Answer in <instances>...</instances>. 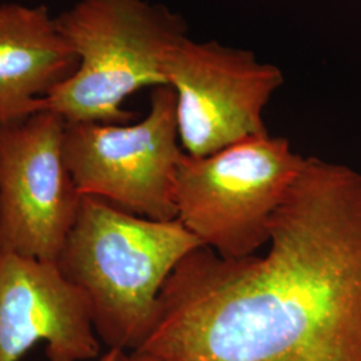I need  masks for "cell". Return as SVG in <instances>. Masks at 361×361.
Returning a JSON list of instances; mask_svg holds the SVG:
<instances>
[{
  "label": "cell",
  "instance_id": "cell-1",
  "mask_svg": "<svg viewBox=\"0 0 361 361\" xmlns=\"http://www.w3.org/2000/svg\"><path fill=\"white\" fill-rule=\"evenodd\" d=\"M264 256L200 246L158 297V361H361V173L305 158Z\"/></svg>",
  "mask_w": 361,
  "mask_h": 361
},
{
  "label": "cell",
  "instance_id": "cell-2",
  "mask_svg": "<svg viewBox=\"0 0 361 361\" xmlns=\"http://www.w3.org/2000/svg\"><path fill=\"white\" fill-rule=\"evenodd\" d=\"M200 246L180 219H143L82 195L56 264L86 297L98 338L137 352L154 329L165 281Z\"/></svg>",
  "mask_w": 361,
  "mask_h": 361
},
{
  "label": "cell",
  "instance_id": "cell-3",
  "mask_svg": "<svg viewBox=\"0 0 361 361\" xmlns=\"http://www.w3.org/2000/svg\"><path fill=\"white\" fill-rule=\"evenodd\" d=\"M56 23L77 66L49 92L44 110L68 125L130 123L125 99L168 86L169 55L186 37L182 18L147 0H77Z\"/></svg>",
  "mask_w": 361,
  "mask_h": 361
},
{
  "label": "cell",
  "instance_id": "cell-4",
  "mask_svg": "<svg viewBox=\"0 0 361 361\" xmlns=\"http://www.w3.org/2000/svg\"><path fill=\"white\" fill-rule=\"evenodd\" d=\"M305 158L269 133L214 154H185L174 180L177 219L224 258L252 256L269 243L276 209Z\"/></svg>",
  "mask_w": 361,
  "mask_h": 361
},
{
  "label": "cell",
  "instance_id": "cell-5",
  "mask_svg": "<svg viewBox=\"0 0 361 361\" xmlns=\"http://www.w3.org/2000/svg\"><path fill=\"white\" fill-rule=\"evenodd\" d=\"M63 153L80 195L143 219H177L174 180L185 152L170 86L153 89L149 113L135 123H66Z\"/></svg>",
  "mask_w": 361,
  "mask_h": 361
},
{
  "label": "cell",
  "instance_id": "cell-6",
  "mask_svg": "<svg viewBox=\"0 0 361 361\" xmlns=\"http://www.w3.org/2000/svg\"><path fill=\"white\" fill-rule=\"evenodd\" d=\"M165 75L176 94L180 146L193 157L267 134L264 107L284 83L279 67L252 51L188 35L170 52Z\"/></svg>",
  "mask_w": 361,
  "mask_h": 361
},
{
  "label": "cell",
  "instance_id": "cell-7",
  "mask_svg": "<svg viewBox=\"0 0 361 361\" xmlns=\"http://www.w3.org/2000/svg\"><path fill=\"white\" fill-rule=\"evenodd\" d=\"M65 130L47 110L0 126V252L59 257L82 198L66 165Z\"/></svg>",
  "mask_w": 361,
  "mask_h": 361
},
{
  "label": "cell",
  "instance_id": "cell-8",
  "mask_svg": "<svg viewBox=\"0 0 361 361\" xmlns=\"http://www.w3.org/2000/svg\"><path fill=\"white\" fill-rule=\"evenodd\" d=\"M43 343L49 361H87L101 344L85 295L58 264L0 252V361Z\"/></svg>",
  "mask_w": 361,
  "mask_h": 361
},
{
  "label": "cell",
  "instance_id": "cell-9",
  "mask_svg": "<svg viewBox=\"0 0 361 361\" xmlns=\"http://www.w3.org/2000/svg\"><path fill=\"white\" fill-rule=\"evenodd\" d=\"M75 66L47 7L0 3V126L43 111Z\"/></svg>",
  "mask_w": 361,
  "mask_h": 361
},
{
  "label": "cell",
  "instance_id": "cell-10",
  "mask_svg": "<svg viewBox=\"0 0 361 361\" xmlns=\"http://www.w3.org/2000/svg\"><path fill=\"white\" fill-rule=\"evenodd\" d=\"M116 361H158L154 357L141 352H119Z\"/></svg>",
  "mask_w": 361,
  "mask_h": 361
},
{
  "label": "cell",
  "instance_id": "cell-11",
  "mask_svg": "<svg viewBox=\"0 0 361 361\" xmlns=\"http://www.w3.org/2000/svg\"><path fill=\"white\" fill-rule=\"evenodd\" d=\"M119 352H121V350H118V349H109L98 361H116V357H118Z\"/></svg>",
  "mask_w": 361,
  "mask_h": 361
}]
</instances>
